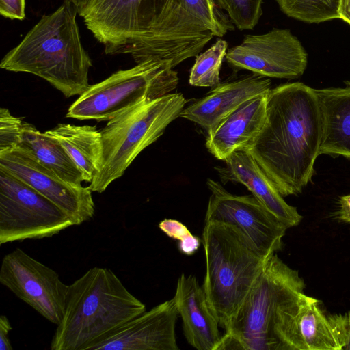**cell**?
<instances>
[{
    "label": "cell",
    "mask_w": 350,
    "mask_h": 350,
    "mask_svg": "<svg viewBox=\"0 0 350 350\" xmlns=\"http://www.w3.org/2000/svg\"><path fill=\"white\" fill-rule=\"evenodd\" d=\"M159 229L167 237L178 241L180 252L193 255L199 248L202 239L193 235L182 222L173 219H164L159 224Z\"/></svg>",
    "instance_id": "27"
},
{
    "label": "cell",
    "mask_w": 350,
    "mask_h": 350,
    "mask_svg": "<svg viewBox=\"0 0 350 350\" xmlns=\"http://www.w3.org/2000/svg\"><path fill=\"white\" fill-rule=\"evenodd\" d=\"M304 280L276 254L267 261L217 350H295L293 329L302 305Z\"/></svg>",
    "instance_id": "3"
},
{
    "label": "cell",
    "mask_w": 350,
    "mask_h": 350,
    "mask_svg": "<svg viewBox=\"0 0 350 350\" xmlns=\"http://www.w3.org/2000/svg\"><path fill=\"white\" fill-rule=\"evenodd\" d=\"M224 161L225 167L216 168L224 184L232 181L245 185L287 229L299 224L302 217L297 208L285 202L283 196L247 150L236 151Z\"/></svg>",
    "instance_id": "16"
},
{
    "label": "cell",
    "mask_w": 350,
    "mask_h": 350,
    "mask_svg": "<svg viewBox=\"0 0 350 350\" xmlns=\"http://www.w3.org/2000/svg\"><path fill=\"white\" fill-rule=\"evenodd\" d=\"M146 309L113 271L91 268L68 285L51 349L92 350Z\"/></svg>",
    "instance_id": "5"
},
{
    "label": "cell",
    "mask_w": 350,
    "mask_h": 350,
    "mask_svg": "<svg viewBox=\"0 0 350 350\" xmlns=\"http://www.w3.org/2000/svg\"><path fill=\"white\" fill-rule=\"evenodd\" d=\"M339 18L350 25V0H340Z\"/></svg>",
    "instance_id": "33"
},
{
    "label": "cell",
    "mask_w": 350,
    "mask_h": 350,
    "mask_svg": "<svg viewBox=\"0 0 350 350\" xmlns=\"http://www.w3.org/2000/svg\"><path fill=\"white\" fill-rule=\"evenodd\" d=\"M187 100L181 93L142 102L109 120L100 131L102 160L88 187L103 193L121 177L138 154L156 142L167 126L180 117Z\"/></svg>",
    "instance_id": "7"
},
{
    "label": "cell",
    "mask_w": 350,
    "mask_h": 350,
    "mask_svg": "<svg viewBox=\"0 0 350 350\" xmlns=\"http://www.w3.org/2000/svg\"><path fill=\"white\" fill-rule=\"evenodd\" d=\"M206 273L202 287L219 327L225 330L270 257L237 226L205 223L202 234Z\"/></svg>",
    "instance_id": "6"
},
{
    "label": "cell",
    "mask_w": 350,
    "mask_h": 350,
    "mask_svg": "<svg viewBox=\"0 0 350 350\" xmlns=\"http://www.w3.org/2000/svg\"><path fill=\"white\" fill-rule=\"evenodd\" d=\"M18 147L29 152L63 180L76 185L84 181L81 172L59 141L46 132H40L34 125L23 122Z\"/></svg>",
    "instance_id": "21"
},
{
    "label": "cell",
    "mask_w": 350,
    "mask_h": 350,
    "mask_svg": "<svg viewBox=\"0 0 350 350\" xmlns=\"http://www.w3.org/2000/svg\"><path fill=\"white\" fill-rule=\"evenodd\" d=\"M75 7L64 2L42 16L23 40L3 57L0 67L40 77L66 98L80 96L89 84L92 60L85 50Z\"/></svg>",
    "instance_id": "4"
},
{
    "label": "cell",
    "mask_w": 350,
    "mask_h": 350,
    "mask_svg": "<svg viewBox=\"0 0 350 350\" xmlns=\"http://www.w3.org/2000/svg\"><path fill=\"white\" fill-rule=\"evenodd\" d=\"M185 11L200 21L214 36L222 37L233 29L232 23L219 11L215 0H182Z\"/></svg>",
    "instance_id": "25"
},
{
    "label": "cell",
    "mask_w": 350,
    "mask_h": 350,
    "mask_svg": "<svg viewBox=\"0 0 350 350\" xmlns=\"http://www.w3.org/2000/svg\"><path fill=\"white\" fill-rule=\"evenodd\" d=\"M226 60L237 70H248L265 77L293 79L301 77L307 53L288 29L273 28L259 35H245L242 42L228 50Z\"/></svg>",
    "instance_id": "10"
},
{
    "label": "cell",
    "mask_w": 350,
    "mask_h": 350,
    "mask_svg": "<svg viewBox=\"0 0 350 350\" xmlns=\"http://www.w3.org/2000/svg\"><path fill=\"white\" fill-rule=\"evenodd\" d=\"M12 329L11 323L5 315L0 317V350H12L9 333Z\"/></svg>",
    "instance_id": "31"
},
{
    "label": "cell",
    "mask_w": 350,
    "mask_h": 350,
    "mask_svg": "<svg viewBox=\"0 0 350 350\" xmlns=\"http://www.w3.org/2000/svg\"><path fill=\"white\" fill-rule=\"evenodd\" d=\"M26 0H0V14L6 18L22 21L25 18Z\"/></svg>",
    "instance_id": "30"
},
{
    "label": "cell",
    "mask_w": 350,
    "mask_h": 350,
    "mask_svg": "<svg viewBox=\"0 0 350 350\" xmlns=\"http://www.w3.org/2000/svg\"><path fill=\"white\" fill-rule=\"evenodd\" d=\"M0 166L45 196L77 226L94 215L95 204L88 187L67 182L20 147L0 152Z\"/></svg>",
    "instance_id": "13"
},
{
    "label": "cell",
    "mask_w": 350,
    "mask_h": 350,
    "mask_svg": "<svg viewBox=\"0 0 350 350\" xmlns=\"http://www.w3.org/2000/svg\"><path fill=\"white\" fill-rule=\"evenodd\" d=\"M0 282L48 321L60 323L68 285L55 270L16 248L2 259Z\"/></svg>",
    "instance_id": "11"
},
{
    "label": "cell",
    "mask_w": 350,
    "mask_h": 350,
    "mask_svg": "<svg viewBox=\"0 0 350 350\" xmlns=\"http://www.w3.org/2000/svg\"><path fill=\"white\" fill-rule=\"evenodd\" d=\"M267 94L243 103L207 135L206 146L214 157L224 161L233 152L251 147L265 122Z\"/></svg>",
    "instance_id": "17"
},
{
    "label": "cell",
    "mask_w": 350,
    "mask_h": 350,
    "mask_svg": "<svg viewBox=\"0 0 350 350\" xmlns=\"http://www.w3.org/2000/svg\"><path fill=\"white\" fill-rule=\"evenodd\" d=\"M288 17L306 23L339 18L340 0H275Z\"/></svg>",
    "instance_id": "24"
},
{
    "label": "cell",
    "mask_w": 350,
    "mask_h": 350,
    "mask_svg": "<svg viewBox=\"0 0 350 350\" xmlns=\"http://www.w3.org/2000/svg\"><path fill=\"white\" fill-rule=\"evenodd\" d=\"M322 136L316 89L284 83L267 94L265 124L247 151L283 197L297 195L312 179Z\"/></svg>",
    "instance_id": "2"
},
{
    "label": "cell",
    "mask_w": 350,
    "mask_h": 350,
    "mask_svg": "<svg viewBox=\"0 0 350 350\" xmlns=\"http://www.w3.org/2000/svg\"><path fill=\"white\" fill-rule=\"evenodd\" d=\"M312 297L300 308L294 323L295 350H342L332 323Z\"/></svg>",
    "instance_id": "22"
},
{
    "label": "cell",
    "mask_w": 350,
    "mask_h": 350,
    "mask_svg": "<svg viewBox=\"0 0 350 350\" xmlns=\"http://www.w3.org/2000/svg\"><path fill=\"white\" fill-rule=\"evenodd\" d=\"M174 297L187 342L198 350H217L222 334L197 278L182 273Z\"/></svg>",
    "instance_id": "18"
},
{
    "label": "cell",
    "mask_w": 350,
    "mask_h": 350,
    "mask_svg": "<svg viewBox=\"0 0 350 350\" xmlns=\"http://www.w3.org/2000/svg\"><path fill=\"white\" fill-rule=\"evenodd\" d=\"M79 16L107 55L171 61L196 57L214 36L182 0H89Z\"/></svg>",
    "instance_id": "1"
},
{
    "label": "cell",
    "mask_w": 350,
    "mask_h": 350,
    "mask_svg": "<svg viewBox=\"0 0 350 350\" xmlns=\"http://www.w3.org/2000/svg\"><path fill=\"white\" fill-rule=\"evenodd\" d=\"M340 208L338 212L339 219L345 222L350 223V194L340 197Z\"/></svg>",
    "instance_id": "32"
},
{
    "label": "cell",
    "mask_w": 350,
    "mask_h": 350,
    "mask_svg": "<svg viewBox=\"0 0 350 350\" xmlns=\"http://www.w3.org/2000/svg\"><path fill=\"white\" fill-rule=\"evenodd\" d=\"M169 60L148 59L90 85L70 105L66 118L109 121L125 110L175 90L178 73Z\"/></svg>",
    "instance_id": "8"
},
{
    "label": "cell",
    "mask_w": 350,
    "mask_h": 350,
    "mask_svg": "<svg viewBox=\"0 0 350 350\" xmlns=\"http://www.w3.org/2000/svg\"><path fill=\"white\" fill-rule=\"evenodd\" d=\"M345 84L316 90L323 122L320 154L350 159V81Z\"/></svg>",
    "instance_id": "19"
},
{
    "label": "cell",
    "mask_w": 350,
    "mask_h": 350,
    "mask_svg": "<svg viewBox=\"0 0 350 350\" xmlns=\"http://www.w3.org/2000/svg\"><path fill=\"white\" fill-rule=\"evenodd\" d=\"M72 226L57 205L0 166V245L51 237Z\"/></svg>",
    "instance_id": "9"
},
{
    "label": "cell",
    "mask_w": 350,
    "mask_h": 350,
    "mask_svg": "<svg viewBox=\"0 0 350 350\" xmlns=\"http://www.w3.org/2000/svg\"><path fill=\"white\" fill-rule=\"evenodd\" d=\"M211 195L205 223L218 222L238 226L265 256L270 257L283 246L287 228L252 194L237 196L208 178Z\"/></svg>",
    "instance_id": "12"
},
{
    "label": "cell",
    "mask_w": 350,
    "mask_h": 350,
    "mask_svg": "<svg viewBox=\"0 0 350 350\" xmlns=\"http://www.w3.org/2000/svg\"><path fill=\"white\" fill-rule=\"evenodd\" d=\"M175 298L130 320L92 350H178Z\"/></svg>",
    "instance_id": "14"
},
{
    "label": "cell",
    "mask_w": 350,
    "mask_h": 350,
    "mask_svg": "<svg viewBox=\"0 0 350 350\" xmlns=\"http://www.w3.org/2000/svg\"><path fill=\"white\" fill-rule=\"evenodd\" d=\"M23 122L21 118L12 116L8 109H0V152L18 146Z\"/></svg>",
    "instance_id": "28"
},
{
    "label": "cell",
    "mask_w": 350,
    "mask_h": 350,
    "mask_svg": "<svg viewBox=\"0 0 350 350\" xmlns=\"http://www.w3.org/2000/svg\"><path fill=\"white\" fill-rule=\"evenodd\" d=\"M226 11L230 22L242 30L253 29L262 16V0H215Z\"/></svg>",
    "instance_id": "26"
},
{
    "label": "cell",
    "mask_w": 350,
    "mask_h": 350,
    "mask_svg": "<svg viewBox=\"0 0 350 350\" xmlns=\"http://www.w3.org/2000/svg\"><path fill=\"white\" fill-rule=\"evenodd\" d=\"M46 132L59 141L84 181L90 183L98 172L102 160L101 134L96 126L61 123Z\"/></svg>",
    "instance_id": "20"
},
{
    "label": "cell",
    "mask_w": 350,
    "mask_h": 350,
    "mask_svg": "<svg viewBox=\"0 0 350 350\" xmlns=\"http://www.w3.org/2000/svg\"><path fill=\"white\" fill-rule=\"evenodd\" d=\"M228 51V43L219 38L204 53L196 56L189 83L195 87H214L220 83L219 72Z\"/></svg>",
    "instance_id": "23"
},
{
    "label": "cell",
    "mask_w": 350,
    "mask_h": 350,
    "mask_svg": "<svg viewBox=\"0 0 350 350\" xmlns=\"http://www.w3.org/2000/svg\"><path fill=\"white\" fill-rule=\"evenodd\" d=\"M342 350H350V312L328 317Z\"/></svg>",
    "instance_id": "29"
},
{
    "label": "cell",
    "mask_w": 350,
    "mask_h": 350,
    "mask_svg": "<svg viewBox=\"0 0 350 350\" xmlns=\"http://www.w3.org/2000/svg\"><path fill=\"white\" fill-rule=\"evenodd\" d=\"M269 79L253 75L219 83L204 97L185 107L180 118L189 120L211 135L219 122L240 105L271 89Z\"/></svg>",
    "instance_id": "15"
}]
</instances>
